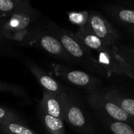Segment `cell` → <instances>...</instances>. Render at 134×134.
Returning a JSON list of instances; mask_svg holds the SVG:
<instances>
[{
    "label": "cell",
    "instance_id": "cell-1",
    "mask_svg": "<svg viewBox=\"0 0 134 134\" xmlns=\"http://www.w3.org/2000/svg\"><path fill=\"white\" fill-rule=\"evenodd\" d=\"M47 31L56 37L65 51L72 58L74 64L77 63L88 71L101 77H107L108 74L99 65L97 60L88 49L74 35V32L68 31L50 22L47 26Z\"/></svg>",
    "mask_w": 134,
    "mask_h": 134
},
{
    "label": "cell",
    "instance_id": "cell-2",
    "mask_svg": "<svg viewBox=\"0 0 134 134\" xmlns=\"http://www.w3.org/2000/svg\"><path fill=\"white\" fill-rule=\"evenodd\" d=\"M38 18V13L29 1L25 2L9 15L0 18L3 35L10 40L24 41Z\"/></svg>",
    "mask_w": 134,
    "mask_h": 134
},
{
    "label": "cell",
    "instance_id": "cell-3",
    "mask_svg": "<svg viewBox=\"0 0 134 134\" xmlns=\"http://www.w3.org/2000/svg\"><path fill=\"white\" fill-rule=\"evenodd\" d=\"M87 102L90 107L99 114L113 120L126 122L134 127V118L125 112L117 103L112 101L101 89L88 92Z\"/></svg>",
    "mask_w": 134,
    "mask_h": 134
},
{
    "label": "cell",
    "instance_id": "cell-4",
    "mask_svg": "<svg viewBox=\"0 0 134 134\" xmlns=\"http://www.w3.org/2000/svg\"><path fill=\"white\" fill-rule=\"evenodd\" d=\"M63 120L81 134H97L93 122L81 104L69 94L64 92Z\"/></svg>",
    "mask_w": 134,
    "mask_h": 134
},
{
    "label": "cell",
    "instance_id": "cell-5",
    "mask_svg": "<svg viewBox=\"0 0 134 134\" xmlns=\"http://www.w3.org/2000/svg\"><path fill=\"white\" fill-rule=\"evenodd\" d=\"M52 73L67 83L88 89V92L100 89L103 85V81L99 78L85 71L70 68L62 64L53 65Z\"/></svg>",
    "mask_w": 134,
    "mask_h": 134
},
{
    "label": "cell",
    "instance_id": "cell-6",
    "mask_svg": "<svg viewBox=\"0 0 134 134\" xmlns=\"http://www.w3.org/2000/svg\"><path fill=\"white\" fill-rule=\"evenodd\" d=\"M97 53L96 60L107 74H114L134 78V71L118 54L116 45H110L106 50Z\"/></svg>",
    "mask_w": 134,
    "mask_h": 134
},
{
    "label": "cell",
    "instance_id": "cell-7",
    "mask_svg": "<svg viewBox=\"0 0 134 134\" xmlns=\"http://www.w3.org/2000/svg\"><path fill=\"white\" fill-rule=\"evenodd\" d=\"M36 42L45 52L60 62L74 64L69 54L65 51L60 41L47 31H35L32 40Z\"/></svg>",
    "mask_w": 134,
    "mask_h": 134
},
{
    "label": "cell",
    "instance_id": "cell-8",
    "mask_svg": "<svg viewBox=\"0 0 134 134\" xmlns=\"http://www.w3.org/2000/svg\"><path fill=\"white\" fill-rule=\"evenodd\" d=\"M85 27L110 45H116L118 40V33L114 30L108 21L99 14H90Z\"/></svg>",
    "mask_w": 134,
    "mask_h": 134
},
{
    "label": "cell",
    "instance_id": "cell-9",
    "mask_svg": "<svg viewBox=\"0 0 134 134\" xmlns=\"http://www.w3.org/2000/svg\"><path fill=\"white\" fill-rule=\"evenodd\" d=\"M64 92L58 94L43 90V96L39 105L40 112L63 120L65 109Z\"/></svg>",
    "mask_w": 134,
    "mask_h": 134
},
{
    "label": "cell",
    "instance_id": "cell-10",
    "mask_svg": "<svg viewBox=\"0 0 134 134\" xmlns=\"http://www.w3.org/2000/svg\"><path fill=\"white\" fill-rule=\"evenodd\" d=\"M28 67L35 76L39 85L43 88L44 91L58 94L65 92L57 81H55L51 75L47 74L43 70H42L36 64L28 63Z\"/></svg>",
    "mask_w": 134,
    "mask_h": 134
},
{
    "label": "cell",
    "instance_id": "cell-11",
    "mask_svg": "<svg viewBox=\"0 0 134 134\" xmlns=\"http://www.w3.org/2000/svg\"><path fill=\"white\" fill-rule=\"evenodd\" d=\"M74 35L90 51L92 50L96 52H100L110 46L94 35L85 26L80 27L77 32H74Z\"/></svg>",
    "mask_w": 134,
    "mask_h": 134
},
{
    "label": "cell",
    "instance_id": "cell-12",
    "mask_svg": "<svg viewBox=\"0 0 134 134\" xmlns=\"http://www.w3.org/2000/svg\"><path fill=\"white\" fill-rule=\"evenodd\" d=\"M99 117L112 134H134L133 126L126 122L113 120L101 114Z\"/></svg>",
    "mask_w": 134,
    "mask_h": 134
},
{
    "label": "cell",
    "instance_id": "cell-13",
    "mask_svg": "<svg viewBox=\"0 0 134 134\" xmlns=\"http://www.w3.org/2000/svg\"><path fill=\"white\" fill-rule=\"evenodd\" d=\"M106 94L125 112L134 118V99L121 95L114 90L107 91L106 92Z\"/></svg>",
    "mask_w": 134,
    "mask_h": 134
},
{
    "label": "cell",
    "instance_id": "cell-14",
    "mask_svg": "<svg viewBox=\"0 0 134 134\" xmlns=\"http://www.w3.org/2000/svg\"><path fill=\"white\" fill-rule=\"evenodd\" d=\"M44 127L50 134H66L63 120L40 112Z\"/></svg>",
    "mask_w": 134,
    "mask_h": 134
},
{
    "label": "cell",
    "instance_id": "cell-15",
    "mask_svg": "<svg viewBox=\"0 0 134 134\" xmlns=\"http://www.w3.org/2000/svg\"><path fill=\"white\" fill-rule=\"evenodd\" d=\"M0 128L7 134H36L32 129L19 121L1 124Z\"/></svg>",
    "mask_w": 134,
    "mask_h": 134
},
{
    "label": "cell",
    "instance_id": "cell-16",
    "mask_svg": "<svg viewBox=\"0 0 134 134\" xmlns=\"http://www.w3.org/2000/svg\"><path fill=\"white\" fill-rule=\"evenodd\" d=\"M24 3L25 2H18L17 0H0V18L9 15Z\"/></svg>",
    "mask_w": 134,
    "mask_h": 134
},
{
    "label": "cell",
    "instance_id": "cell-17",
    "mask_svg": "<svg viewBox=\"0 0 134 134\" xmlns=\"http://www.w3.org/2000/svg\"><path fill=\"white\" fill-rule=\"evenodd\" d=\"M117 51L121 58L131 67L134 71V47H118Z\"/></svg>",
    "mask_w": 134,
    "mask_h": 134
},
{
    "label": "cell",
    "instance_id": "cell-18",
    "mask_svg": "<svg viewBox=\"0 0 134 134\" xmlns=\"http://www.w3.org/2000/svg\"><path fill=\"white\" fill-rule=\"evenodd\" d=\"M88 12H69L68 13V18L70 21L74 24L77 25L79 27H83L88 21Z\"/></svg>",
    "mask_w": 134,
    "mask_h": 134
},
{
    "label": "cell",
    "instance_id": "cell-19",
    "mask_svg": "<svg viewBox=\"0 0 134 134\" xmlns=\"http://www.w3.org/2000/svg\"><path fill=\"white\" fill-rule=\"evenodd\" d=\"M14 121H21L20 116L16 112L9 108L0 107V125Z\"/></svg>",
    "mask_w": 134,
    "mask_h": 134
},
{
    "label": "cell",
    "instance_id": "cell-20",
    "mask_svg": "<svg viewBox=\"0 0 134 134\" xmlns=\"http://www.w3.org/2000/svg\"><path fill=\"white\" fill-rule=\"evenodd\" d=\"M0 92H10V93H12V94H14L15 96H21L25 94V92L21 88H19L16 85L2 82V81H0Z\"/></svg>",
    "mask_w": 134,
    "mask_h": 134
},
{
    "label": "cell",
    "instance_id": "cell-21",
    "mask_svg": "<svg viewBox=\"0 0 134 134\" xmlns=\"http://www.w3.org/2000/svg\"><path fill=\"white\" fill-rule=\"evenodd\" d=\"M118 16L122 22L134 25V10L124 9L119 11Z\"/></svg>",
    "mask_w": 134,
    "mask_h": 134
},
{
    "label": "cell",
    "instance_id": "cell-22",
    "mask_svg": "<svg viewBox=\"0 0 134 134\" xmlns=\"http://www.w3.org/2000/svg\"><path fill=\"white\" fill-rule=\"evenodd\" d=\"M0 37H4L2 32V29H1V22H0ZM5 38V37H4Z\"/></svg>",
    "mask_w": 134,
    "mask_h": 134
},
{
    "label": "cell",
    "instance_id": "cell-23",
    "mask_svg": "<svg viewBox=\"0 0 134 134\" xmlns=\"http://www.w3.org/2000/svg\"><path fill=\"white\" fill-rule=\"evenodd\" d=\"M17 1H18V2H27V1H29V0H17Z\"/></svg>",
    "mask_w": 134,
    "mask_h": 134
}]
</instances>
